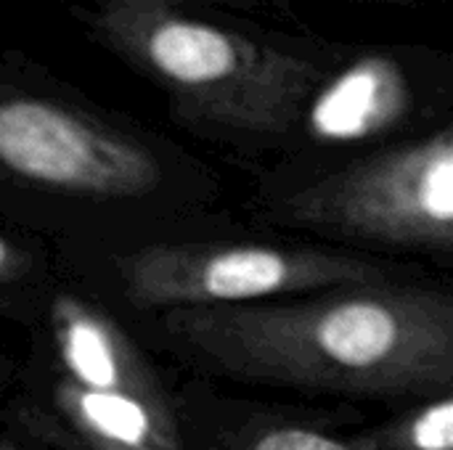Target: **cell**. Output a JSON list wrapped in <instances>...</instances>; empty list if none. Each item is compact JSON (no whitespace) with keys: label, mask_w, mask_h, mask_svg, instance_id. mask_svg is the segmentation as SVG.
<instances>
[{"label":"cell","mask_w":453,"mask_h":450,"mask_svg":"<svg viewBox=\"0 0 453 450\" xmlns=\"http://www.w3.org/2000/svg\"><path fill=\"white\" fill-rule=\"evenodd\" d=\"M194 377L403 406L453 393V294L411 276L127 321Z\"/></svg>","instance_id":"cell-1"},{"label":"cell","mask_w":453,"mask_h":450,"mask_svg":"<svg viewBox=\"0 0 453 450\" xmlns=\"http://www.w3.org/2000/svg\"><path fill=\"white\" fill-rule=\"evenodd\" d=\"M27 353L0 403V430L45 450H180L175 382L133 326L66 271L19 318Z\"/></svg>","instance_id":"cell-2"},{"label":"cell","mask_w":453,"mask_h":450,"mask_svg":"<svg viewBox=\"0 0 453 450\" xmlns=\"http://www.w3.org/2000/svg\"><path fill=\"white\" fill-rule=\"evenodd\" d=\"M58 268L125 321L165 310L234 308L409 276L393 260L236 231L223 220L141 239L66 247Z\"/></svg>","instance_id":"cell-3"},{"label":"cell","mask_w":453,"mask_h":450,"mask_svg":"<svg viewBox=\"0 0 453 450\" xmlns=\"http://www.w3.org/2000/svg\"><path fill=\"white\" fill-rule=\"evenodd\" d=\"M255 217L276 233L374 257L453 263V143L441 133L419 146L308 178L260 196Z\"/></svg>","instance_id":"cell-4"},{"label":"cell","mask_w":453,"mask_h":450,"mask_svg":"<svg viewBox=\"0 0 453 450\" xmlns=\"http://www.w3.org/2000/svg\"><path fill=\"white\" fill-rule=\"evenodd\" d=\"M180 450H356V414L244 398L218 382H175Z\"/></svg>","instance_id":"cell-5"},{"label":"cell","mask_w":453,"mask_h":450,"mask_svg":"<svg viewBox=\"0 0 453 450\" xmlns=\"http://www.w3.org/2000/svg\"><path fill=\"white\" fill-rule=\"evenodd\" d=\"M154 64L180 85H212L236 66L234 45L218 29L173 21L151 37Z\"/></svg>","instance_id":"cell-6"},{"label":"cell","mask_w":453,"mask_h":450,"mask_svg":"<svg viewBox=\"0 0 453 450\" xmlns=\"http://www.w3.org/2000/svg\"><path fill=\"white\" fill-rule=\"evenodd\" d=\"M356 450H453V393L395 406L380 424L350 430Z\"/></svg>","instance_id":"cell-7"},{"label":"cell","mask_w":453,"mask_h":450,"mask_svg":"<svg viewBox=\"0 0 453 450\" xmlns=\"http://www.w3.org/2000/svg\"><path fill=\"white\" fill-rule=\"evenodd\" d=\"M380 77L361 66L340 77L316 103L313 125L329 138H356L372 127L380 114Z\"/></svg>","instance_id":"cell-8"},{"label":"cell","mask_w":453,"mask_h":450,"mask_svg":"<svg viewBox=\"0 0 453 450\" xmlns=\"http://www.w3.org/2000/svg\"><path fill=\"white\" fill-rule=\"evenodd\" d=\"M58 271V252L27 233L0 228V294L42 286Z\"/></svg>","instance_id":"cell-9"},{"label":"cell","mask_w":453,"mask_h":450,"mask_svg":"<svg viewBox=\"0 0 453 450\" xmlns=\"http://www.w3.org/2000/svg\"><path fill=\"white\" fill-rule=\"evenodd\" d=\"M37 289V286H35ZM35 289H24V292H3L0 294V324L8 321V324H19L29 297Z\"/></svg>","instance_id":"cell-10"},{"label":"cell","mask_w":453,"mask_h":450,"mask_svg":"<svg viewBox=\"0 0 453 450\" xmlns=\"http://www.w3.org/2000/svg\"><path fill=\"white\" fill-rule=\"evenodd\" d=\"M16 361H19V358L8 350V345L0 339V403H3V398H5V393H8V387H11V382H13Z\"/></svg>","instance_id":"cell-11"},{"label":"cell","mask_w":453,"mask_h":450,"mask_svg":"<svg viewBox=\"0 0 453 450\" xmlns=\"http://www.w3.org/2000/svg\"><path fill=\"white\" fill-rule=\"evenodd\" d=\"M0 450H45V448H40V446H35V443H29V440H24V438H19V435H11V432L0 430Z\"/></svg>","instance_id":"cell-12"}]
</instances>
